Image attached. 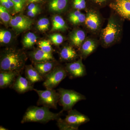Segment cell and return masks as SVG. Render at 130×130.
<instances>
[{
	"label": "cell",
	"mask_w": 130,
	"mask_h": 130,
	"mask_svg": "<svg viewBox=\"0 0 130 130\" xmlns=\"http://www.w3.org/2000/svg\"><path fill=\"white\" fill-rule=\"evenodd\" d=\"M27 59L24 52L13 48L6 50L2 54L0 70L3 71L21 72Z\"/></svg>",
	"instance_id": "6da1fadb"
},
{
	"label": "cell",
	"mask_w": 130,
	"mask_h": 130,
	"mask_svg": "<svg viewBox=\"0 0 130 130\" xmlns=\"http://www.w3.org/2000/svg\"><path fill=\"white\" fill-rule=\"evenodd\" d=\"M50 109L47 107L38 106L29 107L23 116L21 124L29 122L46 123L60 118L62 112L55 113L51 111Z\"/></svg>",
	"instance_id": "7a4b0ae2"
},
{
	"label": "cell",
	"mask_w": 130,
	"mask_h": 130,
	"mask_svg": "<svg viewBox=\"0 0 130 130\" xmlns=\"http://www.w3.org/2000/svg\"><path fill=\"white\" fill-rule=\"evenodd\" d=\"M57 91L60 95L59 103L63 107L61 112L72 109L77 103L86 99L85 96L73 90L60 88Z\"/></svg>",
	"instance_id": "3957f363"
},
{
	"label": "cell",
	"mask_w": 130,
	"mask_h": 130,
	"mask_svg": "<svg viewBox=\"0 0 130 130\" xmlns=\"http://www.w3.org/2000/svg\"><path fill=\"white\" fill-rule=\"evenodd\" d=\"M39 96L37 106H42L49 108L57 109L59 101V94L54 89H46V90H38L34 89Z\"/></svg>",
	"instance_id": "277c9868"
},
{
	"label": "cell",
	"mask_w": 130,
	"mask_h": 130,
	"mask_svg": "<svg viewBox=\"0 0 130 130\" xmlns=\"http://www.w3.org/2000/svg\"><path fill=\"white\" fill-rule=\"evenodd\" d=\"M68 75L66 68L56 66L44 77L43 85L46 89H54Z\"/></svg>",
	"instance_id": "5b68a950"
},
{
	"label": "cell",
	"mask_w": 130,
	"mask_h": 130,
	"mask_svg": "<svg viewBox=\"0 0 130 130\" xmlns=\"http://www.w3.org/2000/svg\"><path fill=\"white\" fill-rule=\"evenodd\" d=\"M120 30L115 20L112 18L110 19L102 32V38L104 45L108 46L113 43L119 36Z\"/></svg>",
	"instance_id": "8992f818"
},
{
	"label": "cell",
	"mask_w": 130,
	"mask_h": 130,
	"mask_svg": "<svg viewBox=\"0 0 130 130\" xmlns=\"http://www.w3.org/2000/svg\"><path fill=\"white\" fill-rule=\"evenodd\" d=\"M64 119L67 123L75 128L76 130L78 129V127L80 126L86 124L90 120L88 116L76 109H73L68 111L67 115Z\"/></svg>",
	"instance_id": "52a82bcc"
},
{
	"label": "cell",
	"mask_w": 130,
	"mask_h": 130,
	"mask_svg": "<svg viewBox=\"0 0 130 130\" xmlns=\"http://www.w3.org/2000/svg\"><path fill=\"white\" fill-rule=\"evenodd\" d=\"M66 70L70 78L82 77L87 74L86 69L82 62V58L77 61L67 63Z\"/></svg>",
	"instance_id": "ba28073f"
},
{
	"label": "cell",
	"mask_w": 130,
	"mask_h": 130,
	"mask_svg": "<svg viewBox=\"0 0 130 130\" xmlns=\"http://www.w3.org/2000/svg\"><path fill=\"white\" fill-rule=\"evenodd\" d=\"M109 6L121 17L130 20V0H116Z\"/></svg>",
	"instance_id": "9c48e42d"
},
{
	"label": "cell",
	"mask_w": 130,
	"mask_h": 130,
	"mask_svg": "<svg viewBox=\"0 0 130 130\" xmlns=\"http://www.w3.org/2000/svg\"><path fill=\"white\" fill-rule=\"evenodd\" d=\"M33 85L31 84L26 78H24L20 74L17 77L14 83L11 86L19 94H24L30 91L33 90Z\"/></svg>",
	"instance_id": "30bf717a"
},
{
	"label": "cell",
	"mask_w": 130,
	"mask_h": 130,
	"mask_svg": "<svg viewBox=\"0 0 130 130\" xmlns=\"http://www.w3.org/2000/svg\"><path fill=\"white\" fill-rule=\"evenodd\" d=\"M20 72L17 71H3L0 72V88L11 87Z\"/></svg>",
	"instance_id": "8fae6325"
},
{
	"label": "cell",
	"mask_w": 130,
	"mask_h": 130,
	"mask_svg": "<svg viewBox=\"0 0 130 130\" xmlns=\"http://www.w3.org/2000/svg\"><path fill=\"white\" fill-rule=\"evenodd\" d=\"M25 76L26 79L32 85L37 82L44 80L43 77L31 65L26 66Z\"/></svg>",
	"instance_id": "7c38bea8"
},
{
	"label": "cell",
	"mask_w": 130,
	"mask_h": 130,
	"mask_svg": "<svg viewBox=\"0 0 130 130\" xmlns=\"http://www.w3.org/2000/svg\"><path fill=\"white\" fill-rule=\"evenodd\" d=\"M29 55L35 63H41L54 60L52 54L45 53L40 49L32 51L30 53Z\"/></svg>",
	"instance_id": "4fadbf2b"
},
{
	"label": "cell",
	"mask_w": 130,
	"mask_h": 130,
	"mask_svg": "<svg viewBox=\"0 0 130 130\" xmlns=\"http://www.w3.org/2000/svg\"><path fill=\"white\" fill-rule=\"evenodd\" d=\"M56 67L55 63L53 60L34 63V67L43 78Z\"/></svg>",
	"instance_id": "5bb4252c"
},
{
	"label": "cell",
	"mask_w": 130,
	"mask_h": 130,
	"mask_svg": "<svg viewBox=\"0 0 130 130\" xmlns=\"http://www.w3.org/2000/svg\"><path fill=\"white\" fill-rule=\"evenodd\" d=\"M85 22L88 28L92 30H96L100 27V18L94 12H91L88 13Z\"/></svg>",
	"instance_id": "9a60e30c"
},
{
	"label": "cell",
	"mask_w": 130,
	"mask_h": 130,
	"mask_svg": "<svg viewBox=\"0 0 130 130\" xmlns=\"http://www.w3.org/2000/svg\"><path fill=\"white\" fill-rule=\"evenodd\" d=\"M96 44L94 41L86 40L81 45V53L82 58H85L91 54L95 50Z\"/></svg>",
	"instance_id": "2e32d148"
},
{
	"label": "cell",
	"mask_w": 130,
	"mask_h": 130,
	"mask_svg": "<svg viewBox=\"0 0 130 130\" xmlns=\"http://www.w3.org/2000/svg\"><path fill=\"white\" fill-rule=\"evenodd\" d=\"M60 56L62 60L69 61L75 59L77 57L78 54L72 47L66 46L61 50Z\"/></svg>",
	"instance_id": "e0dca14e"
},
{
	"label": "cell",
	"mask_w": 130,
	"mask_h": 130,
	"mask_svg": "<svg viewBox=\"0 0 130 130\" xmlns=\"http://www.w3.org/2000/svg\"><path fill=\"white\" fill-rule=\"evenodd\" d=\"M85 32L82 30H78L74 31L70 36V40L73 45L79 47L85 40Z\"/></svg>",
	"instance_id": "ac0fdd59"
},
{
	"label": "cell",
	"mask_w": 130,
	"mask_h": 130,
	"mask_svg": "<svg viewBox=\"0 0 130 130\" xmlns=\"http://www.w3.org/2000/svg\"><path fill=\"white\" fill-rule=\"evenodd\" d=\"M68 0H51L50 2L49 7L50 10L54 12L63 11L67 7Z\"/></svg>",
	"instance_id": "d6986e66"
},
{
	"label": "cell",
	"mask_w": 130,
	"mask_h": 130,
	"mask_svg": "<svg viewBox=\"0 0 130 130\" xmlns=\"http://www.w3.org/2000/svg\"><path fill=\"white\" fill-rule=\"evenodd\" d=\"M67 26L63 19L59 16H55L52 18V31H64Z\"/></svg>",
	"instance_id": "ffe728a7"
},
{
	"label": "cell",
	"mask_w": 130,
	"mask_h": 130,
	"mask_svg": "<svg viewBox=\"0 0 130 130\" xmlns=\"http://www.w3.org/2000/svg\"><path fill=\"white\" fill-rule=\"evenodd\" d=\"M86 16L79 10L71 13L69 15L70 21L74 24H78L85 22Z\"/></svg>",
	"instance_id": "44dd1931"
},
{
	"label": "cell",
	"mask_w": 130,
	"mask_h": 130,
	"mask_svg": "<svg viewBox=\"0 0 130 130\" xmlns=\"http://www.w3.org/2000/svg\"><path fill=\"white\" fill-rule=\"evenodd\" d=\"M37 37L31 32H29L25 36L23 40L24 47L25 48L31 47L37 41Z\"/></svg>",
	"instance_id": "7402d4cb"
},
{
	"label": "cell",
	"mask_w": 130,
	"mask_h": 130,
	"mask_svg": "<svg viewBox=\"0 0 130 130\" xmlns=\"http://www.w3.org/2000/svg\"><path fill=\"white\" fill-rule=\"evenodd\" d=\"M14 18L16 21L24 28L25 30L30 28L32 24V20L26 16H18Z\"/></svg>",
	"instance_id": "603a6c76"
},
{
	"label": "cell",
	"mask_w": 130,
	"mask_h": 130,
	"mask_svg": "<svg viewBox=\"0 0 130 130\" xmlns=\"http://www.w3.org/2000/svg\"><path fill=\"white\" fill-rule=\"evenodd\" d=\"M38 47L42 51L47 53L52 54L53 49L49 40H44L38 42Z\"/></svg>",
	"instance_id": "cb8c5ba5"
},
{
	"label": "cell",
	"mask_w": 130,
	"mask_h": 130,
	"mask_svg": "<svg viewBox=\"0 0 130 130\" xmlns=\"http://www.w3.org/2000/svg\"><path fill=\"white\" fill-rule=\"evenodd\" d=\"M49 26V21L48 19L46 18L40 19L38 21L37 28L40 31H44L48 30Z\"/></svg>",
	"instance_id": "d4e9b609"
},
{
	"label": "cell",
	"mask_w": 130,
	"mask_h": 130,
	"mask_svg": "<svg viewBox=\"0 0 130 130\" xmlns=\"http://www.w3.org/2000/svg\"><path fill=\"white\" fill-rule=\"evenodd\" d=\"M12 35L8 30H1L0 31V42L4 44L9 43L11 39Z\"/></svg>",
	"instance_id": "484cf974"
},
{
	"label": "cell",
	"mask_w": 130,
	"mask_h": 130,
	"mask_svg": "<svg viewBox=\"0 0 130 130\" xmlns=\"http://www.w3.org/2000/svg\"><path fill=\"white\" fill-rule=\"evenodd\" d=\"M0 18L5 23H9L11 19V16L7 9L1 5L0 6Z\"/></svg>",
	"instance_id": "4316f807"
},
{
	"label": "cell",
	"mask_w": 130,
	"mask_h": 130,
	"mask_svg": "<svg viewBox=\"0 0 130 130\" xmlns=\"http://www.w3.org/2000/svg\"><path fill=\"white\" fill-rule=\"evenodd\" d=\"M57 121V125L60 130H76L75 128L70 125L67 123L64 119L59 118Z\"/></svg>",
	"instance_id": "83f0119b"
},
{
	"label": "cell",
	"mask_w": 130,
	"mask_h": 130,
	"mask_svg": "<svg viewBox=\"0 0 130 130\" xmlns=\"http://www.w3.org/2000/svg\"><path fill=\"white\" fill-rule=\"evenodd\" d=\"M51 41L54 44L56 45H59L63 41L64 38L62 35L59 34H55L50 36Z\"/></svg>",
	"instance_id": "f1b7e54d"
},
{
	"label": "cell",
	"mask_w": 130,
	"mask_h": 130,
	"mask_svg": "<svg viewBox=\"0 0 130 130\" xmlns=\"http://www.w3.org/2000/svg\"><path fill=\"white\" fill-rule=\"evenodd\" d=\"M73 4L74 8L78 10L84 9L86 7L85 0H74Z\"/></svg>",
	"instance_id": "f546056e"
},
{
	"label": "cell",
	"mask_w": 130,
	"mask_h": 130,
	"mask_svg": "<svg viewBox=\"0 0 130 130\" xmlns=\"http://www.w3.org/2000/svg\"><path fill=\"white\" fill-rule=\"evenodd\" d=\"M14 6L15 12H20L22 9L23 6L24 0H12Z\"/></svg>",
	"instance_id": "4dcf8cb0"
},
{
	"label": "cell",
	"mask_w": 130,
	"mask_h": 130,
	"mask_svg": "<svg viewBox=\"0 0 130 130\" xmlns=\"http://www.w3.org/2000/svg\"><path fill=\"white\" fill-rule=\"evenodd\" d=\"M10 23L12 27L16 30L20 31L25 30L24 28L16 21L14 18H11Z\"/></svg>",
	"instance_id": "1f68e13d"
},
{
	"label": "cell",
	"mask_w": 130,
	"mask_h": 130,
	"mask_svg": "<svg viewBox=\"0 0 130 130\" xmlns=\"http://www.w3.org/2000/svg\"><path fill=\"white\" fill-rule=\"evenodd\" d=\"M28 11H33L40 9L38 6L34 3H30L28 6Z\"/></svg>",
	"instance_id": "d6a6232c"
},
{
	"label": "cell",
	"mask_w": 130,
	"mask_h": 130,
	"mask_svg": "<svg viewBox=\"0 0 130 130\" xmlns=\"http://www.w3.org/2000/svg\"><path fill=\"white\" fill-rule=\"evenodd\" d=\"M0 2H1V5L6 8L7 10L11 9V8L6 0H0Z\"/></svg>",
	"instance_id": "836d02e7"
},
{
	"label": "cell",
	"mask_w": 130,
	"mask_h": 130,
	"mask_svg": "<svg viewBox=\"0 0 130 130\" xmlns=\"http://www.w3.org/2000/svg\"><path fill=\"white\" fill-rule=\"evenodd\" d=\"M40 9L33 10V11H28L27 14L28 16L30 17H34L36 16L39 13Z\"/></svg>",
	"instance_id": "e575fe53"
},
{
	"label": "cell",
	"mask_w": 130,
	"mask_h": 130,
	"mask_svg": "<svg viewBox=\"0 0 130 130\" xmlns=\"http://www.w3.org/2000/svg\"><path fill=\"white\" fill-rule=\"evenodd\" d=\"M95 2L98 4H101L106 1L107 0H93Z\"/></svg>",
	"instance_id": "d590c367"
},
{
	"label": "cell",
	"mask_w": 130,
	"mask_h": 130,
	"mask_svg": "<svg viewBox=\"0 0 130 130\" xmlns=\"http://www.w3.org/2000/svg\"><path fill=\"white\" fill-rule=\"evenodd\" d=\"M6 1L8 3L9 5H10L11 8H14V4H13V2H12V0H6Z\"/></svg>",
	"instance_id": "8d00e7d4"
},
{
	"label": "cell",
	"mask_w": 130,
	"mask_h": 130,
	"mask_svg": "<svg viewBox=\"0 0 130 130\" xmlns=\"http://www.w3.org/2000/svg\"><path fill=\"white\" fill-rule=\"evenodd\" d=\"M42 0H28V2L29 3H35L41 1Z\"/></svg>",
	"instance_id": "74e56055"
},
{
	"label": "cell",
	"mask_w": 130,
	"mask_h": 130,
	"mask_svg": "<svg viewBox=\"0 0 130 130\" xmlns=\"http://www.w3.org/2000/svg\"><path fill=\"white\" fill-rule=\"evenodd\" d=\"M0 130H8V129H7V128H5L3 127L2 126H0Z\"/></svg>",
	"instance_id": "f35d334b"
},
{
	"label": "cell",
	"mask_w": 130,
	"mask_h": 130,
	"mask_svg": "<svg viewBox=\"0 0 130 130\" xmlns=\"http://www.w3.org/2000/svg\"><path fill=\"white\" fill-rule=\"evenodd\" d=\"M25 1V0H24V1Z\"/></svg>",
	"instance_id": "ab89813d"
}]
</instances>
